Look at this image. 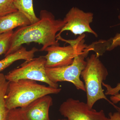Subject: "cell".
I'll list each match as a JSON object with an SVG mask.
<instances>
[{
	"label": "cell",
	"mask_w": 120,
	"mask_h": 120,
	"mask_svg": "<svg viewBox=\"0 0 120 120\" xmlns=\"http://www.w3.org/2000/svg\"><path fill=\"white\" fill-rule=\"evenodd\" d=\"M39 18L37 22L19 27L13 32L5 56L17 51L24 44L35 42L41 45L40 51L42 52L51 46L60 45L56 35L65 25V21L56 19L46 10L41 11Z\"/></svg>",
	"instance_id": "1"
},
{
	"label": "cell",
	"mask_w": 120,
	"mask_h": 120,
	"mask_svg": "<svg viewBox=\"0 0 120 120\" xmlns=\"http://www.w3.org/2000/svg\"><path fill=\"white\" fill-rule=\"evenodd\" d=\"M61 90L59 87L42 85L31 80L22 79L9 82L5 97L6 107L9 110L23 108L39 98L57 94Z\"/></svg>",
	"instance_id": "2"
},
{
	"label": "cell",
	"mask_w": 120,
	"mask_h": 120,
	"mask_svg": "<svg viewBox=\"0 0 120 120\" xmlns=\"http://www.w3.org/2000/svg\"><path fill=\"white\" fill-rule=\"evenodd\" d=\"M86 60V67L81 72V76L84 82L87 104L90 108H92L99 100L105 99L119 111L120 108L108 99L102 88V83L107 79L109 73L99 56L92 54Z\"/></svg>",
	"instance_id": "3"
},
{
	"label": "cell",
	"mask_w": 120,
	"mask_h": 120,
	"mask_svg": "<svg viewBox=\"0 0 120 120\" xmlns=\"http://www.w3.org/2000/svg\"><path fill=\"white\" fill-rule=\"evenodd\" d=\"M85 37L86 35L84 34L72 40L64 39L61 35L57 37L58 41L65 42L69 45L64 47L58 45L47 47L45 50L47 54L44 56L46 68H59L71 64L75 57L88 47L89 45L84 42Z\"/></svg>",
	"instance_id": "4"
},
{
	"label": "cell",
	"mask_w": 120,
	"mask_h": 120,
	"mask_svg": "<svg viewBox=\"0 0 120 120\" xmlns=\"http://www.w3.org/2000/svg\"><path fill=\"white\" fill-rule=\"evenodd\" d=\"M92 51H94V49L91 44L82 52L75 57L71 64L59 68H46L47 76L54 83L62 82H70L77 90L86 92L85 85L80 79V76L86 64L85 58Z\"/></svg>",
	"instance_id": "5"
},
{
	"label": "cell",
	"mask_w": 120,
	"mask_h": 120,
	"mask_svg": "<svg viewBox=\"0 0 120 120\" xmlns=\"http://www.w3.org/2000/svg\"><path fill=\"white\" fill-rule=\"evenodd\" d=\"M45 61L44 56L26 61L20 68L5 75V78L9 82L22 79L31 80L45 83L54 88H58V84L53 82L47 76L45 67Z\"/></svg>",
	"instance_id": "6"
},
{
	"label": "cell",
	"mask_w": 120,
	"mask_h": 120,
	"mask_svg": "<svg viewBox=\"0 0 120 120\" xmlns=\"http://www.w3.org/2000/svg\"><path fill=\"white\" fill-rule=\"evenodd\" d=\"M59 112L68 120H109L103 110L98 111L87 103L69 98L61 105Z\"/></svg>",
	"instance_id": "7"
},
{
	"label": "cell",
	"mask_w": 120,
	"mask_h": 120,
	"mask_svg": "<svg viewBox=\"0 0 120 120\" xmlns=\"http://www.w3.org/2000/svg\"><path fill=\"white\" fill-rule=\"evenodd\" d=\"M93 13L84 12L77 8L73 7L65 16L64 19L66 24L57 34L56 38L65 31H69L75 35H82L85 33H90L97 38L98 34L90 26V24L93 22Z\"/></svg>",
	"instance_id": "8"
},
{
	"label": "cell",
	"mask_w": 120,
	"mask_h": 120,
	"mask_svg": "<svg viewBox=\"0 0 120 120\" xmlns=\"http://www.w3.org/2000/svg\"><path fill=\"white\" fill-rule=\"evenodd\" d=\"M52 105V98L48 95L38 98L26 107L20 108L26 120H50L49 111Z\"/></svg>",
	"instance_id": "9"
},
{
	"label": "cell",
	"mask_w": 120,
	"mask_h": 120,
	"mask_svg": "<svg viewBox=\"0 0 120 120\" xmlns=\"http://www.w3.org/2000/svg\"><path fill=\"white\" fill-rule=\"evenodd\" d=\"M30 24L26 16L18 11L0 17V34Z\"/></svg>",
	"instance_id": "10"
},
{
	"label": "cell",
	"mask_w": 120,
	"mask_h": 120,
	"mask_svg": "<svg viewBox=\"0 0 120 120\" xmlns=\"http://www.w3.org/2000/svg\"><path fill=\"white\" fill-rule=\"evenodd\" d=\"M38 51V49L35 47L28 50L25 47L22 46L17 51L6 56L5 58L0 60V72L18 60H24L27 61L32 60L35 54Z\"/></svg>",
	"instance_id": "11"
},
{
	"label": "cell",
	"mask_w": 120,
	"mask_h": 120,
	"mask_svg": "<svg viewBox=\"0 0 120 120\" xmlns=\"http://www.w3.org/2000/svg\"><path fill=\"white\" fill-rule=\"evenodd\" d=\"M13 4L17 11L26 16L31 24L35 23L40 20L35 13L33 0H14Z\"/></svg>",
	"instance_id": "12"
},
{
	"label": "cell",
	"mask_w": 120,
	"mask_h": 120,
	"mask_svg": "<svg viewBox=\"0 0 120 120\" xmlns=\"http://www.w3.org/2000/svg\"><path fill=\"white\" fill-rule=\"evenodd\" d=\"M13 32L12 30L0 34V56L8 52Z\"/></svg>",
	"instance_id": "13"
},
{
	"label": "cell",
	"mask_w": 120,
	"mask_h": 120,
	"mask_svg": "<svg viewBox=\"0 0 120 120\" xmlns=\"http://www.w3.org/2000/svg\"><path fill=\"white\" fill-rule=\"evenodd\" d=\"M14 0H0V17L17 10L13 4Z\"/></svg>",
	"instance_id": "14"
},
{
	"label": "cell",
	"mask_w": 120,
	"mask_h": 120,
	"mask_svg": "<svg viewBox=\"0 0 120 120\" xmlns=\"http://www.w3.org/2000/svg\"><path fill=\"white\" fill-rule=\"evenodd\" d=\"M120 20V15L118 16ZM103 45L106 51H111L120 46V33H118L113 38L108 40H104Z\"/></svg>",
	"instance_id": "15"
},
{
	"label": "cell",
	"mask_w": 120,
	"mask_h": 120,
	"mask_svg": "<svg viewBox=\"0 0 120 120\" xmlns=\"http://www.w3.org/2000/svg\"><path fill=\"white\" fill-rule=\"evenodd\" d=\"M5 120H26L22 114L20 108L9 110Z\"/></svg>",
	"instance_id": "16"
},
{
	"label": "cell",
	"mask_w": 120,
	"mask_h": 120,
	"mask_svg": "<svg viewBox=\"0 0 120 120\" xmlns=\"http://www.w3.org/2000/svg\"><path fill=\"white\" fill-rule=\"evenodd\" d=\"M102 86L105 87L106 89L105 93V95H115L119 93L120 91V82L117 84L114 87H112L110 85L104 82L102 83Z\"/></svg>",
	"instance_id": "17"
},
{
	"label": "cell",
	"mask_w": 120,
	"mask_h": 120,
	"mask_svg": "<svg viewBox=\"0 0 120 120\" xmlns=\"http://www.w3.org/2000/svg\"><path fill=\"white\" fill-rule=\"evenodd\" d=\"M8 111L4 100L0 98V120H5Z\"/></svg>",
	"instance_id": "18"
},
{
	"label": "cell",
	"mask_w": 120,
	"mask_h": 120,
	"mask_svg": "<svg viewBox=\"0 0 120 120\" xmlns=\"http://www.w3.org/2000/svg\"><path fill=\"white\" fill-rule=\"evenodd\" d=\"M109 120H120V112L109 113Z\"/></svg>",
	"instance_id": "19"
},
{
	"label": "cell",
	"mask_w": 120,
	"mask_h": 120,
	"mask_svg": "<svg viewBox=\"0 0 120 120\" xmlns=\"http://www.w3.org/2000/svg\"><path fill=\"white\" fill-rule=\"evenodd\" d=\"M110 99L113 104H116L120 101V94L118 93L115 95H112L110 97Z\"/></svg>",
	"instance_id": "20"
},
{
	"label": "cell",
	"mask_w": 120,
	"mask_h": 120,
	"mask_svg": "<svg viewBox=\"0 0 120 120\" xmlns=\"http://www.w3.org/2000/svg\"><path fill=\"white\" fill-rule=\"evenodd\" d=\"M68 120L67 119H62V120Z\"/></svg>",
	"instance_id": "21"
},
{
	"label": "cell",
	"mask_w": 120,
	"mask_h": 120,
	"mask_svg": "<svg viewBox=\"0 0 120 120\" xmlns=\"http://www.w3.org/2000/svg\"></svg>",
	"instance_id": "22"
}]
</instances>
